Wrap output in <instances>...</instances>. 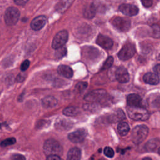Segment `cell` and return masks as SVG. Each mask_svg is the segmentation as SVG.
I'll return each mask as SVG.
<instances>
[{
	"mask_svg": "<svg viewBox=\"0 0 160 160\" xmlns=\"http://www.w3.org/2000/svg\"><path fill=\"white\" fill-rule=\"evenodd\" d=\"M44 152L48 155H58L62 154L63 149L60 143L54 139H48L44 142L43 146Z\"/></svg>",
	"mask_w": 160,
	"mask_h": 160,
	"instance_id": "obj_1",
	"label": "cell"
},
{
	"mask_svg": "<svg viewBox=\"0 0 160 160\" xmlns=\"http://www.w3.org/2000/svg\"><path fill=\"white\" fill-rule=\"evenodd\" d=\"M127 112L130 118L137 121H145L149 117V112L142 107H127Z\"/></svg>",
	"mask_w": 160,
	"mask_h": 160,
	"instance_id": "obj_2",
	"label": "cell"
},
{
	"mask_svg": "<svg viewBox=\"0 0 160 160\" xmlns=\"http://www.w3.org/2000/svg\"><path fill=\"white\" fill-rule=\"evenodd\" d=\"M148 128L145 125H138L134 128L131 133L132 142L136 144L141 143L148 136Z\"/></svg>",
	"mask_w": 160,
	"mask_h": 160,
	"instance_id": "obj_3",
	"label": "cell"
},
{
	"mask_svg": "<svg viewBox=\"0 0 160 160\" xmlns=\"http://www.w3.org/2000/svg\"><path fill=\"white\" fill-rule=\"evenodd\" d=\"M20 12L18 9L14 7L8 8L4 14V21L8 26H12L16 24L19 20Z\"/></svg>",
	"mask_w": 160,
	"mask_h": 160,
	"instance_id": "obj_4",
	"label": "cell"
},
{
	"mask_svg": "<svg viewBox=\"0 0 160 160\" xmlns=\"http://www.w3.org/2000/svg\"><path fill=\"white\" fill-rule=\"evenodd\" d=\"M68 39V33L66 31L62 30L58 32L54 36L52 42V48L58 49L65 44Z\"/></svg>",
	"mask_w": 160,
	"mask_h": 160,
	"instance_id": "obj_5",
	"label": "cell"
},
{
	"mask_svg": "<svg viewBox=\"0 0 160 160\" xmlns=\"http://www.w3.org/2000/svg\"><path fill=\"white\" fill-rule=\"evenodd\" d=\"M134 46L131 43L126 44L118 52V57L120 59L125 61L132 58L135 54Z\"/></svg>",
	"mask_w": 160,
	"mask_h": 160,
	"instance_id": "obj_6",
	"label": "cell"
},
{
	"mask_svg": "<svg viewBox=\"0 0 160 160\" xmlns=\"http://www.w3.org/2000/svg\"><path fill=\"white\" fill-rule=\"evenodd\" d=\"M111 23L118 29L123 32L129 30L131 26L130 21L127 18L122 17L114 18L111 20Z\"/></svg>",
	"mask_w": 160,
	"mask_h": 160,
	"instance_id": "obj_7",
	"label": "cell"
},
{
	"mask_svg": "<svg viewBox=\"0 0 160 160\" xmlns=\"http://www.w3.org/2000/svg\"><path fill=\"white\" fill-rule=\"evenodd\" d=\"M106 96V91L104 89H97L91 91L84 96V99L88 102H98Z\"/></svg>",
	"mask_w": 160,
	"mask_h": 160,
	"instance_id": "obj_8",
	"label": "cell"
},
{
	"mask_svg": "<svg viewBox=\"0 0 160 160\" xmlns=\"http://www.w3.org/2000/svg\"><path fill=\"white\" fill-rule=\"evenodd\" d=\"M87 135V132L84 129H78L69 134V139L74 143H79L84 141Z\"/></svg>",
	"mask_w": 160,
	"mask_h": 160,
	"instance_id": "obj_9",
	"label": "cell"
},
{
	"mask_svg": "<svg viewBox=\"0 0 160 160\" xmlns=\"http://www.w3.org/2000/svg\"><path fill=\"white\" fill-rule=\"evenodd\" d=\"M119 10L122 14L128 16H135L139 12V9L137 6L129 4H122L120 5L119 7Z\"/></svg>",
	"mask_w": 160,
	"mask_h": 160,
	"instance_id": "obj_10",
	"label": "cell"
},
{
	"mask_svg": "<svg viewBox=\"0 0 160 160\" xmlns=\"http://www.w3.org/2000/svg\"><path fill=\"white\" fill-rule=\"evenodd\" d=\"M116 80L121 83L127 82L129 80V75L126 69L123 67L118 68L115 72Z\"/></svg>",
	"mask_w": 160,
	"mask_h": 160,
	"instance_id": "obj_11",
	"label": "cell"
},
{
	"mask_svg": "<svg viewBox=\"0 0 160 160\" xmlns=\"http://www.w3.org/2000/svg\"><path fill=\"white\" fill-rule=\"evenodd\" d=\"M96 42L98 45H99L101 48L108 49H110L113 45L112 40L102 34H99L96 39Z\"/></svg>",
	"mask_w": 160,
	"mask_h": 160,
	"instance_id": "obj_12",
	"label": "cell"
},
{
	"mask_svg": "<svg viewBox=\"0 0 160 160\" xmlns=\"http://www.w3.org/2000/svg\"><path fill=\"white\" fill-rule=\"evenodd\" d=\"M46 22V18L44 16H39L35 18L31 22V27L34 31L41 29Z\"/></svg>",
	"mask_w": 160,
	"mask_h": 160,
	"instance_id": "obj_13",
	"label": "cell"
},
{
	"mask_svg": "<svg viewBox=\"0 0 160 160\" xmlns=\"http://www.w3.org/2000/svg\"><path fill=\"white\" fill-rule=\"evenodd\" d=\"M127 103L129 106L142 107V101L141 98L136 94H131L127 97Z\"/></svg>",
	"mask_w": 160,
	"mask_h": 160,
	"instance_id": "obj_14",
	"label": "cell"
},
{
	"mask_svg": "<svg viewBox=\"0 0 160 160\" xmlns=\"http://www.w3.org/2000/svg\"><path fill=\"white\" fill-rule=\"evenodd\" d=\"M72 126V122L68 119L60 118L57 119L55 123V128L59 130H68Z\"/></svg>",
	"mask_w": 160,
	"mask_h": 160,
	"instance_id": "obj_15",
	"label": "cell"
},
{
	"mask_svg": "<svg viewBox=\"0 0 160 160\" xmlns=\"http://www.w3.org/2000/svg\"><path fill=\"white\" fill-rule=\"evenodd\" d=\"M143 80L146 83L152 85H156L158 84L159 81V78L156 73L148 72L144 75Z\"/></svg>",
	"mask_w": 160,
	"mask_h": 160,
	"instance_id": "obj_16",
	"label": "cell"
},
{
	"mask_svg": "<svg viewBox=\"0 0 160 160\" xmlns=\"http://www.w3.org/2000/svg\"><path fill=\"white\" fill-rule=\"evenodd\" d=\"M58 72L67 78H71L73 76V71L72 69L66 65H60L58 68Z\"/></svg>",
	"mask_w": 160,
	"mask_h": 160,
	"instance_id": "obj_17",
	"label": "cell"
},
{
	"mask_svg": "<svg viewBox=\"0 0 160 160\" xmlns=\"http://www.w3.org/2000/svg\"><path fill=\"white\" fill-rule=\"evenodd\" d=\"M57 103H58L57 99L54 97L51 96H46L42 100V106L45 108H53L57 104Z\"/></svg>",
	"mask_w": 160,
	"mask_h": 160,
	"instance_id": "obj_18",
	"label": "cell"
},
{
	"mask_svg": "<svg viewBox=\"0 0 160 160\" xmlns=\"http://www.w3.org/2000/svg\"><path fill=\"white\" fill-rule=\"evenodd\" d=\"M81 150L78 148H72L67 154V160H80Z\"/></svg>",
	"mask_w": 160,
	"mask_h": 160,
	"instance_id": "obj_19",
	"label": "cell"
},
{
	"mask_svg": "<svg viewBox=\"0 0 160 160\" xmlns=\"http://www.w3.org/2000/svg\"><path fill=\"white\" fill-rule=\"evenodd\" d=\"M97 8L94 4H91L84 9V16L86 18H92L96 12Z\"/></svg>",
	"mask_w": 160,
	"mask_h": 160,
	"instance_id": "obj_20",
	"label": "cell"
},
{
	"mask_svg": "<svg viewBox=\"0 0 160 160\" xmlns=\"http://www.w3.org/2000/svg\"><path fill=\"white\" fill-rule=\"evenodd\" d=\"M117 129L119 134L121 136L126 135L129 131V126L128 124L124 121H122L119 123Z\"/></svg>",
	"mask_w": 160,
	"mask_h": 160,
	"instance_id": "obj_21",
	"label": "cell"
},
{
	"mask_svg": "<svg viewBox=\"0 0 160 160\" xmlns=\"http://www.w3.org/2000/svg\"><path fill=\"white\" fill-rule=\"evenodd\" d=\"M79 113V109L75 106H69L63 110V114L68 116H74Z\"/></svg>",
	"mask_w": 160,
	"mask_h": 160,
	"instance_id": "obj_22",
	"label": "cell"
},
{
	"mask_svg": "<svg viewBox=\"0 0 160 160\" xmlns=\"http://www.w3.org/2000/svg\"><path fill=\"white\" fill-rule=\"evenodd\" d=\"M111 120L113 122H117L119 121H121L125 118V115L124 112L121 109H118L116 112H114V114H112L111 116Z\"/></svg>",
	"mask_w": 160,
	"mask_h": 160,
	"instance_id": "obj_23",
	"label": "cell"
},
{
	"mask_svg": "<svg viewBox=\"0 0 160 160\" xmlns=\"http://www.w3.org/2000/svg\"><path fill=\"white\" fill-rule=\"evenodd\" d=\"M151 36L154 38H160V27L157 24L151 26Z\"/></svg>",
	"mask_w": 160,
	"mask_h": 160,
	"instance_id": "obj_24",
	"label": "cell"
},
{
	"mask_svg": "<svg viewBox=\"0 0 160 160\" xmlns=\"http://www.w3.org/2000/svg\"><path fill=\"white\" fill-rule=\"evenodd\" d=\"M15 142H16V139L14 138H9L2 141L1 142V146L2 147H5V146L14 144Z\"/></svg>",
	"mask_w": 160,
	"mask_h": 160,
	"instance_id": "obj_25",
	"label": "cell"
},
{
	"mask_svg": "<svg viewBox=\"0 0 160 160\" xmlns=\"http://www.w3.org/2000/svg\"><path fill=\"white\" fill-rule=\"evenodd\" d=\"M113 61H114V59H113V58L112 56L108 57V59L104 62V63L103 64L101 69L104 70V69H106L109 68L112 66V64L113 63Z\"/></svg>",
	"mask_w": 160,
	"mask_h": 160,
	"instance_id": "obj_26",
	"label": "cell"
},
{
	"mask_svg": "<svg viewBox=\"0 0 160 160\" xmlns=\"http://www.w3.org/2000/svg\"><path fill=\"white\" fill-rule=\"evenodd\" d=\"M69 1L68 0H63L58 4L57 8L59 11H64L65 10V8H67L69 6Z\"/></svg>",
	"mask_w": 160,
	"mask_h": 160,
	"instance_id": "obj_27",
	"label": "cell"
},
{
	"mask_svg": "<svg viewBox=\"0 0 160 160\" xmlns=\"http://www.w3.org/2000/svg\"><path fill=\"white\" fill-rule=\"evenodd\" d=\"M104 154L108 157V158H112L114 155V150L110 148V147H106L104 149Z\"/></svg>",
	"mask_w": 160,
	"mask_h": 160,
	"instance_id": "obj_28",
	"label": "cell"
},
{
	"mask_svg": "<svg viewBox=\"0 0 160 160\" xmlns=\"http://www.w3.org/2000/svg\"><path fill=\"white\" fill-rule=\"evenodd\" d=\"M88 86V84L87 82H79L77 84L76 86V89L79 91V92H82Z\"/></svg>",
	"mask_w": 160,
	"mask_h": 160,
	"instance_id": "obj_29",
	"label": "cell"
},
{
	"mask_svg": "<svg viewBox=\"0 0 160 160\" xmlns=\"http://www.w3.org/2000/svg\"><path fill=\"white\" fill-rule=\"evenodd\" d=\"M156 147V144H155V141L154 140H151L149 142H148L145 146V148L147 150H149V151H153V149H154Z\"/></svg>",
	"mask_w": 160,
	"mask_h": 160,
	"instance_id": "obj_30",
	"label": "cell"
},
{
	"mask_svg": "<svg viewBox=\"0 0 160 160\" xmlns=\"http://www.w3.org/2000/svg\"><path fill=\"white\" fill-rule=\"evenodd\" d=\"M29 64H30V62H29V60H25L22 62V63L21 64V70L22 71H26L29 66Z\"/></svg>",
	"mask_w": 160,
	"mask_h": 160,
	"instance_id": "obj_31",
	"label": "cell"
},
{
	"mask_svg": "<svg viewBox=\"0 0 160 160\" xmlns=\"http://www.w3.org/2000/svg\"><path fill=\"white\" fill-rule=\"evenodd\" d=\"M11 160H26V158L22 154H14L11 156Z\"/></svg>",
	"mask_w": 160,
	"mask_h": 160,
	"instance_id": "obj_32",
	"label": "cell"
},
{
	"mask_svg": "<svg viewBox=\"0 0 160 160\" xmlns=\"http://www.w3.org/2000/svg\"><path fill=\"white\" fill-rule=\"evenodd\" d=\"M142 4L146 8L150 7L152 4L153 0H141Z\"/></svg>",
	"mask_w": 160,
	"mask_h": 160,
	"instance_id": "obj_33",
	"label": "cell"
},
{
	"mask_svg": "<svg viewBox=\"0 0 160 160\" xmlns=\"http://www.w3.org/2000/svg\"><path fill=\"white\" fill-rule=\"evenodd\" d=\"M66 54V49L64 48H61L59 49H58V52L56 53L57 56L58 57H62Z\"/></svg>",
	"mask_w": 160,
	"mask_h": 160,
	"instance_id": "obj_34",
	"label": "cell"
},
{
	"mask_svg": "<svg viewBox=\"0 0 160 160\" xmlns=\"http://www.w3.org/2000/svg\"><path fill=\"white\" fill-rule=\"evenodd\" d=\"M46 160H62V159L58 155H50L48 156Z\"/></svg>",
	"mask_w": 160,
	"mask_h": 160,
	"instance_id": "obj_35",
	"label": "cell"
},
{
	"mask_svg": "<svg viewBox=\"0 0 160 160\" xmlns=\"http://www.w3.org/2000/svg\"><path fill=\"white\" fill-rule=\"evenodd\" d=\"M29 0H14L15 3L18 5H19V6L24 5Z\"/></svg>",
	"mask_w": 160,
	"mask_h": 160,
	"instance_id": "obj_36",
	"label": "cell"
},
{
	"mask_svg": "<svg viewBox=\"0 0 160 160\" xmlns=\"http://www.w3.org/2000/svg\"><path fill=\"white\" fill-rule=\"evenodd\" d=\"M153 104L156 106V107H158V108H159L160 107V96H158L157 97L154 102H153Z\"/></svg>",
	"mask_w": 160,
	"mask_h": 160,
	"instance_id": "obj_37",
	"label": "cell"
},
{
	"mask_svg": "<svg viewBox=\"0 0 160 160\" xmlns=\"http://www.w3.org/2000/svg\"><path fill=\"white\" fill-rule=\"evenodd\" d=\"M154 73H156L158 76H160V64H157L156 66H154Z\"/></svg>",
	"mask_w": 160,
	"mask_h": 160,
	"instance_id": "obj_38",
	"label": "cell"
},
{
	"mask_svg": "<svg viewBox=\"0 0 160 160\" xmlns=\"http://www.w3.org/2000/svg\"><path fill=\"white\" fill-rule=\"evenodd\" d=\"M24 79H25V76L24 75H22V74H21L18 75V76L16 78V80L18 82H22V81H23L24 80Z\"/></svg>",
	"mask_w": 160,
	"mask_h": 160,
	"instance_id": "obj_39",
	"label": "cell"
},
{
	"mask_svg": "<svg viewBox=\"0 0 160 160\" xmlns=\"http://www.w3.org/2000/svg\"><path fill=\"white\" fill-rule=\"evenodd\" d=\"M142 160H152L150 158H148V157H146L144 158H143Z\"/></svg>",
	"mask_w": 160,
	"mask_h": 160,
	"instance_id": "obj_40",
	"label": "cell"
},
{
	"mask_svg": "<svg viewBox=\"0 0 160 160\" xmlns=\"http://www.w3.org/2000/svg\"><path fill=\"white\" fill-rule=\"evenodd\" d=\"M158 153L160 154V148H159V149H158Z\"/></svg>",
	"mask_w": 160,
	"mask_h": 160,
	"instance_id": "obj_41",
	"label": "cell"
}]
</instances>
